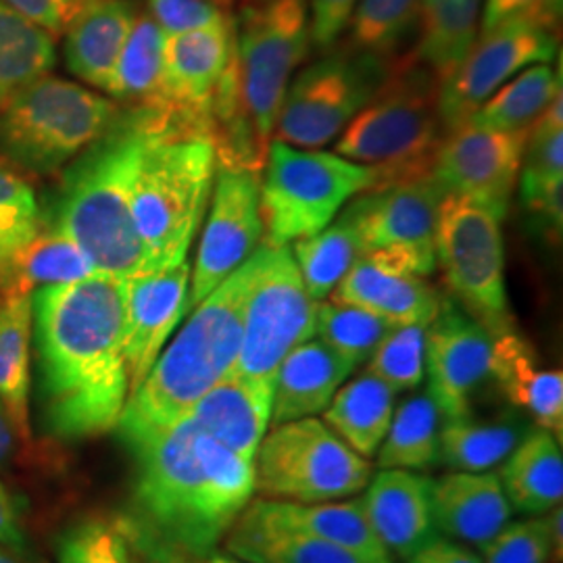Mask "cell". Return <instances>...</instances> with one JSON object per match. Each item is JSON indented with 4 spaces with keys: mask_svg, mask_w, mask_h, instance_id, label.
I'll return each mask as SVG.
<instances>
[{
    "mask_svg": "<svg viewBox=\"0 0 563 563\" xmlns=\"http://www.w3.org/2000/svg\"><path fill=\"white\" fill-rule=\"evenodd\" d=\"M15 449V428L0 402V467L11 460Z\"/></svg>",
    "mask_w": 563,
    "mask_h": 563,
    "instance_id": "obj_54",
    "label": "cell"
},
{
    "mask_svg": "<svg viewBox=\"0 0 563 563\" xmlns=\"http://www.w3.org/2000/svg\"><path fill=\"white\" fill-rule=\"evenodd\" d=\"M483 0H422L420 42L413 59L444 84L476 41Z\"/></svg>",
    "mask_w": 563,
    "mask_h": 563,
    "instance_id": "obj_33",
    "label": "cell"
},
{
    "mask_svg": "<svg viewBox=\"0 0 563 563\" xmlns=\"http://www.w3.org/2000/svg\"><path fill=\"white\" fill-rule=\"evenodd\" d=\"M236 53L232 20L165 36L157 120L169 130L213 141V111Z\"/></svg>",
    "mask_w": 563,
    "mask_h": 563,
    "instance_id": "obj_14",
    "label": "cell"
},
{
    "mask_svg": "<svg viewBox=\"0 0 563 563\" xmlns=\"http://www.w3.org/2000/svg\"><path fill=\"white\" fill-rule=\"evenodd\" d=\"M163 44L165 32L151 13L136 15L107 90L115 101L157 113L162 102Z\"/></svg>",
    "mask_w": 563,
    "mask_h": 563,
    "instance_id": "obj_35",
    "label": "cell"
},
{
    "mask_svg": "<svg viewBox=\"0 0 563 563\" xmlns=\"http://www.w3.org/2000/svg\"><path fill=\"white\" fill-rule=\"evenodd\" d=\"M309 0H253L236 23L234 104L216 136L218 165L262 174L292 71L307 55Z\"/></svg>",
    "mask_w": 563,
    "mask_h": 563,
    "instance_id": "obj_5",
    "label": "cell"
},
{
    "mask_svg": "<svg viewBox=\"0 0 563 563\" xmlns=\"http://www.w3.org/2000/svg\"><path fill=\"white\" fill-rule=\"evenodd\" d=\"M558 53V27L530 18L501 21L481 32L462 65L441 84L439 109L444 132L470 120L505 81L526 67L549 63Z\"/></svg>",
    "mask_w": 563,
    "mask_h": 563,
    "instance_id": "obj_15",
    "label": "cell"
},
{
    "mask_svg": "<svg viewBox=\"0 0 563 563\" xmlns=\"http://www.w3.org/2000/svg\"><path fill=\"white\" fill-rule=\"evenodd\" d=\"M393 328L395 323L357 305L328 299L316 307V336L355 365L369 362Z\"/></svg>",
    "mask_w": 563,
    "mask_h": 563,
    "instance_id": "obj_43",
    "label": "cell"
},
{
    "mask_svg": "<svg viewBox=\"0 0 563 563\" xmlns=\"http://www.w3.org/2000/svg\"><path fill=\"white\" fill-rule=\"evenodd\" d=\"M365 255L362 232L353 211L346 207L339 222L322 232L295 242V262L302 284L316 302L325 301L346 272Z\"/></svg>",
    "mask_w": 563,
    "mask_h": 563,
    "instance_id": "obj_34",
    "label": "cell"
},
{
    "mask_svg": "<svg viewBox=\"0 0 563 563\" xmlns=\"http://www.w3.org/2000/svg\"><path fill=\"white\" fill-rule=\"evenodd\" d=\"M380 186L383 172L374 165L272 141L260 180L262 244L288 246L313 236L346 202Z\"/></svg>",
    "mask_w": 563,
    "mask_h": 563,
    "instance_id": "obj_8",
    "label": "cell"
},
{
    "mask_svg": "<svg viewBox=\"0 0 563 563\" xmlns=\"http://www.w3.org/2000/svg\"><path fill=\"white\" fill-rule=\"evenodd\" d=\"M136 463L134 522L163 562L207 560L255 493L253 463L186 413L128 449Z\"/></svg>",
    "mask_w": 563,
    "mask_h": 563,
    "instance_id": "obj_2",
    "label": "cell"
},
{
    "mask_svg": "<svg viewBox=\"0 0 563 563\" xmlns=\"http://www.w3.org/2000/svg\"><path fill=\"white\" fill-rule=\"evenodd\" d=\"M55 63V41L0 0V109Z\"/></svg>",
    "mask_w": 563,
    "mask_h": 563,
    "instance_id": "obj_39",
    "label": "cell"
},
{
    "mask_svg": "<svg viewBox=\"0 0 563 563\" xmlns=\"http://www.w3.org/2000/svg\"><path fill=\"white\" fill-rule=\"evenodd\" d=\"M216 144L207 136L157 130L142 153L132 218L144 272L184 262L213 190Z\"/></svg>",
    "mask_w": 563,
    "mask_h": 563,
    "instance_id": "obj_6",
    "label": "cell"
},
{
    "mask_svg": "<svg viewBox=\"0 0 563 563\" xmlns=\"http://www.w3.org/2000/svg\"><path fill=\"white\" fill-rule=\"evenodd\" d=\"M443 188L432 174L363 192L349 205L362 232L365 253L428 276L437 267V225Z\"/></svg>",
    "mask_w": 563,
    "mask_h": 563,
    "instance_id": "obj_16",
    "label": "cell"
},
{
    "mask_svg": "<svg viewBox=\"0 0 563 563\" xmlns=\"http://www.w3.org/2000/svg\"><path fill=\"white\" fill-rule=\"evenodd\" d=\"M263 499L325 504L360 495L372 465L318 418L278 423L265 432L253 460Z\"/></svg>",
    "mask_w": 563,
    "mask_h": 563,
    "instance_id": "obj_10",
    "label": "cell"
},
{
    "mask_svg": "<svg viewBox=\"0 0 563 563\" xmlns=\"http://www.w3.org/2000/svg\"><path fill=\"white\" fill-rule=\"evenodd\" d=\"M397 393L374 374L365 372L357 380L336 390L323 409L328 423L344 443L365 460L374 457L395 416Z\"/></svg>",
    "mask_w": 563,
    "mask_h": 563,
    "instance_id": "obj_31",
    "label": "cell"
},
{
    "mask_svg": "<svg viewBox=\"0 0 563 563\" xmlns=\"http://www.w3.org/2000/svg\"><path fill=\"white\" fill-rule=\"evenodd\" d=\"M262 174L218 165L213 199L205 222L201 246L190 274L188 311L249 262L263 239L260 213Z\"/></svg>",
    "mask_w": 563,
    "mask_h": 563,
    "instance_id": "obj_17",
    "label": "cell"
},
{
    "mask_svg": "<svg viewBox=\"0 0 563 563\" xmlns=\"http://www.w3.org/2000/svg\"><path fill=\"white\" fill-rule=\"evenodd\" d=\"M357 365L322 341H307L280 363L272 383V426L316 418Z\"/></svg>",
    "mask_w": 563,
    "mask_h": 563,
    "instance_id": "obj_24",
    "label": "cell"
},
{
    "mask_svg": "<svg viewBox=\"0 0 563 563\" xmlns=\"http://www.w3.org/2000/svg\"><path fill=\"white\" fill-rule=\"evenodd\" d=\"M0 544L15 553L27 551V537L21 523L20 507L15 497L0 484Z\"/></svg>",
    "mask_w": 563,
    "mask_h": 563,
    "instance_id": "obj_52",
    "label": "cell"
},
{
    "mask_svg": "<svg viewBox=\"0 0 563 563\" xmlns=\"http://www.w3.org/2000/svg\"><path fill=\"white\" fill-rule=\"evenodd\" d=\"M490 376L499 383L509 401L530 413L543 430L562 441V372L541 367L532 344L516 330L493 339Z\"/></svg>",
    "mask_w": 563,
    "mask_h": 563,
    "instance_id": "obj_27",
    "label": "cell"
},
{
    "mask_svg": "<svg viewBox=\"0 0 563 563\" xmlns=\"http://www.w3.org/2000/svg\"><path fill=\"white\" fill-rule=\"evenodd\" d=\"M499 223L481 202L444 195L434 244L449 290L493 339L514 330Z\"/></svg>",
    "mask_w": 563,
    "mask_h": 563,
    "instance_id": "obj_12",
    "label": "cell"
},
{
    "mask_svg": "<svg viewBox=\"0 0 563 563\" xmlns=\"http://www.w3.org/2000/svg\"><path fill=\"white\" fill-rule=\"evenodd\" d=\"M255 274L244 305L241 351L230 374L274 383L284 357L316 336V307L288 246L255 251Z\"/></svg>",
    "mask_w": 563,
    "mask_h": 563,
    "instance_id": "obj_11",
    "label": "cell"
},
{
    "mask_svg": "<svg viewBox=\"0 0 563 563\" xmlns=\"http://www.w3.org/2000/svg\"><path fill=\"white\" fill-rule=\"evenodd\" d=\"M188 260L128 278L123 316V355L130 378V395L141 386L190 301Z\"/></svg>",
    "mask_w": 563,
    "mask_h": 563,
    "instance_id": "obj_20",
    "label": "cell"
},
{
    "mask_svg": "<svg viewBox=\"0 0 563 563\" xmlns=\"http://www.w3.org/2000/svg\"><path fill=\"white\" fill-rule=\"evenodd\" d=\"M562 92V71L558 74L539 63L526 67L504 86L470 118L481 125L501 132H528L543 115L544 109Z\"/></svg>",
    "mask_w": 563,
    "mask_h": 563,
    "instance_id": "obj_37",
    "label": "cell"
},
{
    "mask_svg": "<svg viewBox=\"0 0 563 563\" xmlns=\"http://www.w3.org/2000/svg\"><path fill=\"white\" fill-rule=\"evenodd\" d=\"M441 411L430 393L401 402L378 449L383 470L426 472L439 462Z\"/></svg>",
    "mask_w": 563,
    "mask_h": 563,
    "instance_id": "obj_38",
    "label": "cell"
},
{
    "mask_svg": "<svg viewBox=\"0 0 563 563\" xmlns=\"http://www.w3.org/2000/svg\"><path fill=\"white\" fill-rule=\"evenodd\" d=\"M439 92V80L413 55L395 60L383 88L339 136L336 155L378 167L380 188L428 176L443 141Z\"/></svg>",
    "mask_w": 563,
    "mask_h": 563,
    "instance_id": "obj_7",
    "label": "cell"
},
{
    "mask_svg": "<svg viewBox=\"0 0 563 563\" xmlns=\"http://www.w3.org/2000/svg\"><path fill=\"white\" fill-rule=\"evenodd\" d=\"M92 274H97V269L80 246L53 225L48 230H41L25 249L11 288L34 292L42 286L84 280Z\"/></svg>",
    "mask_w": 563,
    "mask_h": 563,
    "instance_id": "obj_42",
    "label": "cell"
},
{
    "mask_svg": "<svg viewBox=\"0 0 563 563\" xmlns=\"http://www.w3.org/2000/svg\"><path fill=\"white\" fill-rule=\"evenodd\" d=\"M188 413L213 439L253 463L272 420V384L228 374Z\"/></svg>",
    "mask_w": 563,
    "mask_h": 563,
    "instance_id": "obj_26",
    "label": "cell"
},
{
    "mask_svg": "<svg viewBox=\"0 0 563 563\" xmlns=\"http://www.w3.org/2000/svg\"><path fill=\"white\" fill-rule=\"evenodd\" d=\"M148 13L162 25L165 36L230 20L218 0H148Z\"/></svg>",
    "mask_w": 563,
    "mask_h": 563,
    "instance_id": "obj_47",
    "label": "cell"
},
{
    "mask_svg": "<svg viewBox=\"0 0 563 563\" xmlns=\"http://www.w3.org/2000/svg\"><path fill=\"white\" fill-rule=\"evenodd\" d=\"M34 292H0V402L18 437L30 441V384L34 339Z\"/></svg>",
    "mask_w": 563,
    "mask_h": 563,
    "instance_id": "obj_29",
    "label": "cell"
},
{
    "mask_svg": "<svg viewBox=\"0 0 563 563\" xmlns=\"http://www.w3.org/2000/svg\"><path fill=\"white\" fill-rule=\"evenodd\" d=\"M528 132H501L467 120L444 132L432 178L444 195L481 202L504 220L520 180Z\"/></svg>",
    "mask_w": 563,
    "mask_h": 563,
    "instance_id": "obj_18",
    "label": "cell"
},
{
    "mask_svg": "<svg viewBox=\"0 0 563 563\" xmlns=\"http://www.w3.org/2000/svg\"><path fill=\"white\" fill-rule=\"evenodd\" d=\"M493 336L453 299H441L426 328L430 397L446 420L470 416L472 395L490 376Z\"/></svg>",
    "mask_w": 563,
    "mask_h": 563,
    "instance_id": "obj_19",
    "label": "cell"
},
{
    "mask_svg": "<svg viewBox=\"0 0 563 563\" xmlns=\"http://www.w3.org/2000/svg\"><path fill=\"white\" fill-rule=\"evenodd\" d=\"M59 563H132L123 532L101 518L69 526L57 547Z\"/></svg>",
    "mask_w": 563,
    "mask_h": 563,
    "instance_id": "obj_45",
    "label": "cell"
},
{
    "mask_svg": "<svg viewBox=\"0 0 563 563\" xmlns=\"http://www.w3.org/2000/svg\"><path fill=\"white\" fill-rule=\"evenodd\" d=\"M407 563H483V558L446 537H434L411 558H407Z\"/></svg>",
    "mask_w": 563,
    "mask_h": 563,
    "instance_id": "obj_51",
    "label": "cell"
},
{
    "mask_svg": "<svg viewBox=\"0 0 563 563\" xmlns=\"http://www.w3.org/2000/svg\"><path fill=\"white\" fill-rule=\"evenodd\" d=\"M507 501L522 514H547L563 499L562 443L547 430L523 437L499 472Z\"/></svg>",
    "mask_w": 563,
    "mask_h": 563,
    "instance_id": "obj_30",
    "label": "cell"
},
{
    "mask_svg": "<svg viewBox=\"0 0 563 563\" xmlns=\"http://www.w3.org/2000/svg\"><path fill=\"white\" fill-rule=\"evenodd\" d=\"M253 274L255 257L205 297L128 397L115 426L128 449L178 422L232 372L241 351L244 305Z\"/></svg>",
    "mask_w": 563,
    "mask_h": 563,
    "instance_id": "obj_4",
    "label": "cell"
},
{
    "mask_svg": "<svg viewBox=\"0 0 563 563\" xmlns=\"http://www.w3.org/2000/svg\"><path fill=\"white\" fill-rule=\"evenodd\" d=\"M560 15L562 0H484L481 32L514 18H530L560 27Z\"/></svg>",
    "mask_w": 563,
    "mask_h": 563,
    "instance_id": "obj_49",
    "label": "cell"
},
{
    "mask_svg": "<svg viewBox=\"0 0 563 563\" xmlns=\"http://www.w3.org/2000/svg\"><path fill=\"white\" fill-rule=\"evenodd\" d=\"M360 0H311V42L322 51L339 41Z\"/></svg>",
    "mask_w": 563,
    "mask_h": 563,
    "instance_id": "obj_50",
    "label": "cell"
},
{
    "mask_svg": "<svg viewBox=\"0 0 563 563\" xmlns=\"http://www.w3.org/2000/svg\"><path fill=\"white\" fill-rule=\"evenodd\" d=\"M420 13L422 0H360L346 23L349 48L390 60L420 27Z\"/></svg>",
    "mask_w": 563,
    "mask_h": 563,
    "instance_id": "obj_41",
    "label": "cell"
},
{
    "mask_svg": "<svg viewBox=\"0 0 563 563\" xmlns=\"http://www.w3.org/2000/svg\"><path fill=\"white\" fill-rule=\"evenodd\" d=\"M0 563H20L11 553H7V551H2L0 549Z\"/></svg>",
    "mask_w": 563,
    "mask_h": 563,
    "instance_id": "obj_56",
    "label": "cell"
},
{
    "mask_svg": "<svg viewBox=\"0 0 563 563\" xmlns=\"http://www.w3.org/2000/svg\"><path fill=\"white\" fill-rule=\"evenodd\" d=\"M330 299L363 307L395 325H428L441 305L439 292L423 276L374 253H365L346 272Z\"/></svg>",
    "mask_w": 563,
    "mask_h": 563,
    "instance_id": "obj_22",
    "label": "cell"
},
{
    "mask_svg": "<svg viewBox=\"0 0 563 563\" xmlns=\"http://www.w3.org/2000/svg\"><path fill=\"white\" fill-rule=\"evenodd\" d=\"M549 539H551V563H562L563 555V509L562 505H555L544 516Z\"/></svg>",
    "mask_w": 563,
    "mask_h": 563,
    "instance_id": "obj_53",
    "label": "cell"
},
{
    "mask_svg": "<svg viewBox=\"0 0 563 563\" xmlns=\"http://www.w3.org/2000/svg\"><path fill=\"white\" fill-rule=\"evenodd\" d=\"M437 530L467 544L484 547L511 518L499 472H451L432 483Z\"/></svg>",
    "mask_w": 563,
    "mask_h": 563,
    "instance_id": "obj_23",
    "label": "cell"
},
{
    "mask_svg": "<svg viewBox=\"0 0 563 563\" xmlns=\"http://www.w3.org/2000/svg\"><path fill=\"white\" fill-rule=\"evenodd\" d=\"M41 230L34 188L0 159V290L11 288L25 249Z\"/></svg>",
    "mask_w": 563,
    "mask_h": 563,
    "instance_id": "obj_40",
    "label": "cell"
},
{
    "mask_svg": "<svg viewBox=\"0 0 563 563\" xmlns=\"http://www.w3.org/2000/svg\"><path fill=\"white\" fill-rule=\"evenodd\" d=\"M205 563H246L239 560V558H234V555H223V553H211Z\"/></svg>",
    "mask_w": 563,
    "mask_h": 563,
    "instance_id": "obj_55",
    "label": "cell"
},
{
    "mask_svg": "<svg viewBox=\"0 0 563 563\" xmlns=\"http://www.w3.org/2000/svg\"><path fill=\"white\" fill-rule=\"evenodd\" d=\"M432 478L422 472L383 470L365 486V518L384 549L401 560L439 537L432 514Z\"/></svg>",
    "mask_w": 563,
    "mask_h": 563,
    "instance_id": "obj_21",
    "label": "cell"
},
{
    "mask_svg": "<svg viewBox=\"0 0 563 563\" xmlns=\"http://www.w3.org/2000/svg\"><path fill=\"white\" fill-rule=\"evenodd\" d=\"M395 60L342 48L288 84L274 139L299 148L336 141L388 78Z\"/></svg>",
    "mask_w": 563,
    "mask_h": 563,
    "instance_id": "obj_13",
    "label": "cell"
},
{
    "mask_svg": "<svg viewBox=\"0 0 563 563\" xmlns=\"http://www.w3.org/2000/svg\"><path fill=\"white\" fill-rule=\"evenodd\" d=\"M136 15L132 0H95L88 4L65 32L67 69L107 92Z\"/></svg>",
    "mask_w": 563,
    "mask_h": 563,
    "instance_id": "obj_28",
    "label": "cell"
},
{
    "mask_svg": "<svg viewBox=\"0 0 563 563\" xmlns=\"http://www.w3.org/2000/svg\"><path fill=\"white\" fill-rule=\"evenodd\" d=\"M523 428L514 418L446 420L439 432V460L451 472H488L522 443Z\"/></svg>",
    "mask_w": 563,
    "mask_h": 563,
    "instance_id": "obj_36",
    "label": "cell"
},
{
    "mask_svg": "<svg viewBox=\"0 0 563 563\" xmlns=\"http://www.w3.org/2000/svg\"><path fill=\"white\" fill-rule=\"evenodd\" d=\"M426 328L422 323L395 325L369 357L367 372L395 393L418 388L426 374Z\"/></svg>",
    "mask_w": 563,
    "mask_h": 563,
    "instance_id": "obj_44",
    "label": "cell"
},
{
    "mask_svg": "<svg viewBox=\"0 0 563 563\" xmlns=\"http://www.w3.org/2000/svg\"><path fill=\"white\" fill-rule=\"evenodd\" d=\"M21 18L32 21L46 34L57 38L69 30L81 11L95 0H2Z\"/></svg>",
    "mask_w": 563,
    "mask_h": 563,
    "instance_id": "obj_48",
    "label": "cell"
},
{
    "mask_svg": "<svg viewBox=\"0 0 563 563\" xmlns=\"http://www.w3.org/2000/svg\"><path fill=\"white\" fill-rule=\"evenodd\" d=\"M162 128L148 111L120 113L101 139L76 157L60 181L53 225L76 242L101 274L128 280L144 269L132 192L142 153Z\"/></svg>",
    "mask_w": 563,
    "mask_h": 563,
    "instance_id": "obj_3",
    "label": "cell"
},
{
    "mask_svg": "<svg viewBox=\"0 0 563 563\" xmlns=\"http://www.w3.org/2000/svg\"><path fill=\"white\" fill-rule=\"evenodd\" d=\"M483 549V563H551V539L544 518L507 522Z\"/></svg>",
    "mask_w": 563,
    "mask_h": 563,
    "instance_id": "obj_46",
    "label": "cell"
},
{
    "mask_svg": "<svg viewBox=\"0 0 563 563\" xmlns=\"http://www.w3.org/2000/svg\"><path fill=\"white\" fill-rule=\"evenodd\" d=\"M228 553L246 563H393L299 532L267 528L242 516L225 534Z\"/></svg>",
    "mask_w": 563,
    "mask_h": 563,
    "instance_id": "obj_32",
    "label": "cell"
},
{
    "mask_svg": "<svg viewBox=\"0 0 563 563\" xmlns=\"http://www.w3.org/2000/svg\"><path fill=\"white\" fill-rule=\"evenodd\" d=\"M249 522L299 532L328 543L341 544L374 558H390L365 518L362 499L292 504L274 499H251L241 514Z\"/></svg>",
    "mask_w": 563,
    "mask_h": 563,
    "instance_id": "obj_25",
    "label": "cell"
},
{
    "mask_svg": "<svg viewBox=\"0 0 563 563\" xmlns=\"http://www.w3.org/2000/svg\"><path fill=\"white\" fill-rule=\"evenodd\" d=\"M118 118L111 99L44 74L0 109V159L27 174H55Z\"/></svg>",
    "mask_w": 563,
    "mask_h": 563,
    "instance_id": "obj_9",
    "label": "cell"
},
{
    "mask_svg": "<svg viewBox=\"0 0 563 563\" xmlns=\"http://www.w3.org/2000/svg\"><path fill=\"white\" fill-rule=\"evenodd\" d=\"M125 278L92 274L34 290L44 430L84 441L115 430L130 397L123 355Z\"/></svg>",
    "mask_w": 563,
    "mask_h": 563,
    "instance_id": "obj_1",
    "label": "cell"
}]
</instances>
